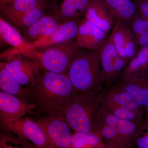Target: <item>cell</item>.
Segmentation results:
<instances>
[{
	"label": "cell",
	"mask_w": 148,
	"mask_h": 148,
	"mask_svg": "<svg viewBox=\"0 0 148 148\" xmlns=\"http://www.w3.org/2000/svg\"><path fill=\"white\" fill-rule=\"evenodd\" d=\"M98 118L100 123L110 126L132 144L135 143L138 125L132 122L115 116L103 103L98 113Z\"/></svg>",
	"instance_id": "obj_13"
},
{
	"label": "cell",
	"mask_w": 148,
	"mask_h": 148,
	"mask_svg": "<svg viewBox=\"0 0 148 148\" xmlns=\"http://www.w3.org/2000/svg\"><path fill=\"white\" fill-rule=\"evenodd\" d=\"M103 103L115 116L118 118L132 122L138 126L143 121L142 117L125 107L106 105Z\"/></svg>",
	"instance_id": "obj_27"
},
{
	"label": "cell",
	"mask_w": 148,
	"mask_h": 148,
	"mask_svg": "<svg viewBox=\"0 0 148 148\" xmlns=\"http://www.w3.org/2000/svg\"><path fill=\"white\" fill-rule=\"evenodd\" d=\"M102 105V98L97 91L76 92L58 111L75 132L101 134L98 114Z\"/></svg>",
	"instance_id": "obj_2"
},
{
	"label": "cell",
	"mask_w": 148,
	"mask_h": 148,
	"mask_svg": "<svg viewBox=\"0 0 148 148\" xmlns=\"http://www.w3.org/2000/svg\"><path fill=\"white\" fill-rule=\"evenodd\" d=\"M66 74L44 71L33 83L24 87V101L38 112L51 114L59 110L76 93Z\"/></svg>",
	"instance_id": "obj_1"
},
{
	"label": "cell",
	"mask_w": 148,
	"mask_h": 148,
	"mask_svg": "<svg viewBox=\"0 0 148 148\" xmlns=\"http://www.w3.org/2000/svg\"><path fill=\"white\" fill-rule=\"evenodd\" d=\"M0 36L6 44L16 49L26 57L39 64L38 51L23 36L15 27L1 16Z\"/></svg>",
	"instance_id": "obj_10"
},
{
	"label": "cell",
	"mask_w": 148,
	"mask_h": 148,
	"mask_svg": "<svg viewBox=\"0 0 148 148\" xmlns=\"http://www.w3.org/2000/svg\"><path fill=\"white\" fill-rule=\"evenodd\" d=\"M100 52L103 83L109 85L120 77L126 64L119 55L111 34L100 49Z\"/></svg>",
	"instance_id": "obj_8"
},
{
	"label": "cell",
	"mask_w": 148,
	"mask_h": 148,
	"mask_svg": "<svg viewBox=\"0 0 148 148\" xmlns=\"http://www.w3.org/2000/svg\"><path fill=\"white\" fill-rule=\"evenodd\" d=\"M148 75V45L140 49L125 66L121 75V80Z\"/></svg>",
	"instance_id": "obj_21"
},
{
	"label": "cell",
	"mask_w": 148,
	"mask_h": 148,
	"mask_svg": "<svg viewBox=\"0 0 148 148\" xmlns=\"http://www.w3.org/2000/svg\"><path fill=\"white\" fill-rule=\"evenodd\" d=\"M90 0H61L57 4L52 13L62 22L82 19L84 17L85 12Z\"/></svg>",
	"instance_id": "obj_19"
},
{
	"label": "cell",
	"mask_w": 148,
	"mask_h": 148,
	"mask_svg": "<svg viewBox=\"0 0 148 148\" xmlns=\"http://www.w3.org/2000/svg\"><path fill=\"white\" fill-rule=\"evenodd\" d=\"M101 123V134L103 140L107 143V148H128L132 144L123 138L113 128Z\"/></svg>",
	"instance_id": "obj_25"
},
{
	"label": "cell",
	"mask_w": 148,
	"mask_h": 148,
	"mask_svg": "<svg viewBox=\"0 0 148 148\" xmlns=\"http://www.w3.org/2000/svg\"><path fill=\"white\" fill-rule=\"evenodd\" d=\"M135 143L138 148H148V120L143 121L138 126Z\"/></svg>",
	"instance_id": "obj_30"
},
{
	"label": "cell",
	"mask_w": 148,
	"mask_h": 148,
	"mask_svg": "<svg viewBox=\"0 0 148 148\" xmlns=\"http://www.w3.org/2000/svg\"><path fill=\"white\" fill-rule=\"evenodd\" d=\"M34 145L29 144L27 140L16 136L14 138L9 134L0 135V148H34Z\"/></svg>",
	"instance_id": "obj_28"
},
{
	"label": "cell",
	"mask_w": 148,
	"mask_h": 148,
	"mask_svg": "<svg viewBox=\"0 0 148 148\" xmlns=\"http://www.w3.org/2000/svg\"><path fill=\"white\" fill-rule=\"evenodd\" d=\"M16 0H0V5L5 4L9 3L15 1Z\"/></svg>",
	"instance_id": "obj_34"
},
{
	"label": "cell",
	"mask_w": 148,
	"mask_h": 148,
	"mask_svg": "<svg viewBox=\"0 0 148 148\" xmlns=\"http://www.w3.org/2000/svg\"><path fill=\"white\" fill-rule=\"evenodd\" d=\"M2 57H3V53H0V60L1 61L2 59Z\"/></svg>",
	"instance_id": "obj_36"
},
{
	"label": "cell",
	"mask_w": 148,
	"mask_h": 148,
	"mask_svg": "<svg viewBox=\"0 0 148 148\" xmlns=\"http://www.w3.org/2000/svg\"><path fill=\"white\" fill-rule=\"evenodd\" d=\"M84 17L108 34L114 21L102 0H90L85 12Z\"/></svg>",
	"instance_id": "obj_14"
},
{
	"label": "cell",
	"mask_w": 148,
	"mask_h": 148,
	"mask_svg": "<svg viewBox=\"0 0 148 148\" xmlns=\"http://www.w3.org/2000/svg\"><path fill=\"white\" fill-rule=\"evenodd\" d=\"M115 21L129 26L139 13L134 0H102Z\"/></svg>",
	"instance_id": "obj_18"
},
{
	"label": "cell",
	"mask_w": 148,
	"mask_h": 148,
	"mask_svg": "<svg viewBox=\"0 0 148 148\" xmlns=\"http://www.w3.org/2000/svg\"><path fill=\"white\" fill-rule=\"evenodd\" d=\"M33 106L23 99L0 90V115L20 119L34 110Z\"/></svg>",
	"instance_id": "obj_17"
},
{
	"label": "cell",
	"mask_w": 148,
	"mask_h": 148,
	"mask_svg": "<svg viewBox=\"0 0 148 148\" xmlns=\"http://www.w3.org/2000/svg\"><path fill=\"white\" fill-rule=\"evenodd\" d=\"M110 34L119 55L126 65L138 52L136 38L129 27L120 21H115Z\"/></svg>",
	"instance_id": "obj_9"
},
{
	"label": "cell",
	"mask_w": 148,
	"mask_h": 148,
	"mask_svg": "<svg viewBox=\"0 0 148 148\" xmlns=\"http://www.w3.org/2000/svg\"><path fill=\"white\" fill-rule=\"evenodd\" d=\"M52 11L21 33L27 40L31 43L36 41L50 36L58 29L63 22L52 13Z\"/></svg>",
	"instance_id": "obj_15"
},
{
	"label": "cell",
	"mask_w": 148,
	"mask_h": 148,
	"mask_svg": "<svg viewBox=\"0 0 148 148\" xmlns=\"http://www.w3.org/2000/svg\"><path fill=\"white\" fill-rule=\"evenodd\" d=\"M128 27L137 39L140 35L148 30V18L139 13L131 21Z\"/></svg>",
	"instance_id": "obj_29"
},
{
	"label": "cell",
	"mask_w": 148,
	"mask_h": 148,
	"mask_svg": "<svg viewBox=\"0 0 148 148\" xmlns=\"http://www.w3.org/2000/svg\"><path fill=\"white\" fill-rule=\"evenodd\" d=\"M108 36V34L84 17L81 21L75 41L80 49L98 50L101 48Z\"/></svg>",
	"instance_id": "obj_11"
},
{
	"label": "cell",
	"mask_w": 148,
	"mask_h": 148,
	"mask_svg": "<svg viewBox=\"0 0 148 148\" xmlns=\"http://www.w3.org/2000/svg\"><path fill=\"white\" fill-rule=\"evenodd\" d=\"M1 63L23 86L33 83L40 72L41 67L38 62L13 47L8 49L4 60Z\"/></svg>",
	"instance_id": "obj_5"
},
{
	"label": "cell",
	"mask_w": 148,
	"mask_h": 148,
	"mask_svg": "<svg viewBox=\"0 0 148 148\" xmlns=\"http://www.w3.org/2000/svg\"><path fill=\"white\" fill-rule=\"evenodd\" d=\"M82 19L63 22L52 34L31 43L37 49L75 39Z\"/></svg>",
	"instance_id": "obj_12"
},
{
	"label": "cell",
	"mask_w": 148,
	"mask_h": 148,
	"mask_svg": "<svg viewBox=\"0 0 148 148\" xmlns=\"http://www.w3.org/2000/svg\"><path fill=\"white\" fill-rule=\"evenodd\" d=\"M79 49L75 40L40 49L39 64L45 71L66 74Z\"/></svg>",
	"instance_id": "obj_4"
},
{
	"label": "cell",
	"mask_w": 148,
	"mask_h": 148,
	"mask_svg": "<svg viewBox=\"0 0 148 148\" xmlns=\"http://www.w3.org/2000/svg\"><path fill=\"white\" fill-rule=\"evenodd\" d=\"M139 13L148 18V0H134Z\"/></svg>",
	"instance_id": "obj_31"
},
{
	"label": "cell",
	"mask_w": 148,
	"mask_h": 148,
	"mask_svg": "<svg viewBox=\"0 0 148 148\" xmlns=\"http://www.w3.org/2000/svg\"><path fill=\"white\" fill-rule=\"evenodd\" d=\"M123 107L127 108L138 114L140 116L142 117V108L134 100L126 104Z\"/></svg>",
	"instance_id": "obj_33"
},
{
	"label": "cell",
	"mask_w": 148,
	"mask_h": 148,
	"mask_svg": "<svg viewBox=\"0 0 148 148\" xmlns=\"http://www.w3.org/2000/svg\"><path fill=\"white\" fill-rule=\"evenodd\" d=\"M102 101L106 105L123 106L133 101L131 95L121 86L108 91Z\"/></svg>",
	"instance_id": "obj_26"
},
{
	"label": "cell",
	"mask_w": 148,
	"mask_h": 148,
	"mask_svg": "<svg viewBox=\"0 0 148 148\" xmlns=\"http://www.w3.org/2000/svg\"><path fill=\"white\" fill-rule=\"evenodd\" d=\"M66 75L76 92L97 91L103 83L100 49L79 48Z\"/></svg>",
	"instance_id": "obj_3"
},
{
	"label": "cell",
	"mask_w": 148,
	"mask_h": 148,
	"mask_svg": "<svg viewBox=\"0 0 148 148\" xmlns=\"http://www.w3.org/2000/svg\"><path fill=\"white\" fill-rule=\"evenodd\" d=\"M6 44L5 42L2 39L1 37L0 36V48L3 47Z\"/></svg>",
	"instance_id": "obj_35"
},
{
	"label": "cell",
	"mask_w": 148,
	"mask_h": 148,
	"mask_svg": "<svg viewBox=\"0 0 148 148\" xmlns=\"http://www.w3.org/2000/svg\"><path fill=\"white\" fill-rule=\"evenodd\" d=\"M58 1V0H48L41 5L29 11L13 26L21 34L22 32L36 23L43 16L50 13Z\"/></svg>",
	"instance_id": "obj_22"
},
{
	"label": "cell",
	"mask_w": 148,
	"mask_h": 148,
	"mask_svg": "<svg viewBox=\"0 0 148 148\" xmlns=\"http://www.w3.org/2000/svg\"><path fill=\"white\" fill-rule=\"evenodd\" d=\"M142 109L148 106V75L122 80L121 86Z\"/></svg>",
	"instance_id": "obj_20"
},
{
	"label": "cell",
	"mask_w": 148,
	"mask_h": 148,
	"mask_svg": "<svg viewBox=\"0 0 148 148\" xmlns=\"http://www.w3.org/2000/svg\"><path fill=\"white\" fill-rule=\"evenodd\" d=\"M138 51L148 45V30L140 35L137 38Z\"/></svg>",
	"instance_id": "obj_32"
},
{
	"label": "cell",
	"mask_w": 148,
	"mask_h": 148,
	"mask_svg": "<svg viewBox=\"0 0 148 148\" xmlns=\"http://www.w3.org/2000/svg\"><path fill=\"white\" fill-rule=\"evenodd\" d=\"M48 0H16L0 5V16L13 26L25 14Z\"/></svg>",
	"instance_id": "obj_16"
},
{
	"label": "cell",
	"mask_w": 148,
	"mask_h": 148,
	"mask_svg": "<svg viewBox=\"0 0 148 148\" xmlns=\"http://www.w3.org/2000/svg\"><path fill=\"white\" fill-rule=\"evenodd\" d=\"M36 122L45 134L49 148H71V127L61 112L46 115Z\"/></svg>",
	"instance_id": "obj_6"
},
{
	"label": "cell",
	"mask_w": 148,
	"mask_h": 148,
	"mask_svg": "<svg viewBox=\"0 0 148 148\" xmlns=\"http://www.w3.org/2000/svg\"><path fill=\"white\" fill-rule=\"evenodd\" d=\"M0 123L8 131L23 140L30 141L36 147L49 148L41 127L36 121L29 118L17 119L0 115Z\"/></svg>",
	"instance_id": "obj_7"
},
{
	"label": "cell",
	"mask_w": 148,
	"mask_h": 148,
	"mask_svg": "<svg viewBox=\"0 0 148 148\" xmlns=\"http://www.w3.org/2000/svg\"><path fill=\"white\" fill-rule=\"evenodd\" d=\"M101 134L95 132H75L72 135L70 148H107Z\"/></svg>",
	"instance_id": "obj_23"
},
{
	"label": "cell",
	"mask_w": 148,
	"mask_h": 148,
	"mask_svg": "<svg viewBox=\"0 0 148 148\" xmlns=\"http://www.w3.org/2000/svg\"><path fill=\"white\" fill-rule=\"evenodd\" d=\"M0 90L24 100V87L0 62Z\"/></svg>",
	"instance_id": "obj_24"
}]
</instances>
